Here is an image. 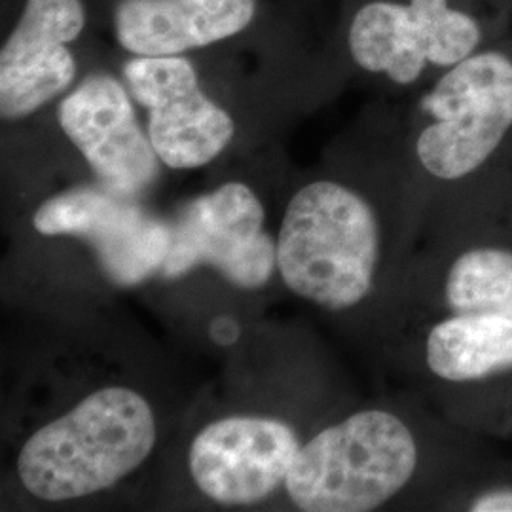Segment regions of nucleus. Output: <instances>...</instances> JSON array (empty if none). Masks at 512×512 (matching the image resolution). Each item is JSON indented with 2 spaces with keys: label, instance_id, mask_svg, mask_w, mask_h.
Segmentation results:
<instances>
[{
  "label": "nucleus",
  "instance_id": "nucleus-1",
  "mask_svg": "<svg viewBox=\"0 0 512 512\" xmlns=\"http://www.w3.org/2000/svg\"><path fill=\"white\" fill-rule=\"evenodd\" d=\"M154 442L156 421L147 401L126 387H105L23 444L19 478L44 501L78 499L135 471Z\"/></svg>",
  "mask_w": 512,
  "mask_h": 512
},
{
  "label": "nucleus",
  "instance_id": "nucleus-11",
  "mask_svg": "<svg viewBox=\"0 0 512 512\" xmlns=\"http://www.w3.org/2000/svg\"><path fill=\"white\" fill-rule=\"evenodd\" d=\"M82 0H27L0 52V114L18 120L65 92L76 74L67 48L84 29Z\"/></svg>",
  "mask_w": 512,
  "mask_h": 512
},
{
  "label": "nucleus",
  "instance_id": "nucleus-2",
  "mask_svg": "<svg viewBox=\"0 0 512 512\" xmlns=\"http://www.w3.org/2000/svg\"><path fill=\"white\" fill-rule=\"evenodd\" d=\"M378 258V222L361 196L330 181L296 192L277 241V266L293 293L329 310L351 308L372 289Z\"/></svg>",
  "mask_w": 512,
  "mask_h": 512
},
{
  "label": "nucleus",
  "instance_id": "nucleus-5",
  "mask_svg": "<svg viewBox=\"0 0 512 512\" xmlns=\"http://www.w3.org/2000/svg\"><path fill=\"white\" fill-rule=\"evenodd\" d=\"M480 38L475 19L448 0L370 2L351 21L349 50L368 73L412 84L429 63L454 67L473 55Z\"/></svg>",
  "mask_w": 512,
  "mask_h": 512
},
{
  "label": "nucleus",
  "instance_id": "nucleus-13",
  "mask_svg": "<svg viewBox=\"0 0 512 512\" xmlns=\"http://www.w3.org/2000/svg\"><path fill=\"white\" fill-rule=\"evenodd\" d=\"M427 365L446 382H475L512 368V317L456 313L427 338Z\"/></svg>",
  "mask_w": 512,
  "mask_h": 512
},
{
  "label": "nucleus",
  "instance_id": "nucleus-10",
  "mask_svg": "<svg viewBox=\"0 0 512 512\" xmlns=\"http://www.w3.org/2000/svg\"><path fill=\"white\" fill-rule=\"evenodd\" d=\"M59 124L103 184L122 196L139 194L158 175V154L139 126L124 86L92 74L59 105Z\"/></svg>",
  "mask_w": 512,
  "mask_h": 512
},
{
  "label": "nucleus",
  "instance_id": "nucleus-6",
  "mask_svg": "<svg viewBox=\"0 0 512 512\" xmlns=\"http://www.w3.org/2000/svg\"><path fill=\"white\" fill-rule=\"evenodd\" d=\"M264 209L255 192L228 183L194 200L171 228V249L162 274L181 277L211 264L241 289H258L277 264V247L264 234Z\"/></svg>",
  "mask_w": 512,
  "mask_h": 512
},
{
  "label": "nucleus",
  "instance_id": "nucleus-3",
  "mask_svg": "<svg viewBox=\"0 0 512 512\" xmlns=\"http://www.w3.org/2000/svg\"><path fill=\"white\" fill-rule=\"evenodd\" d=\"M416 465V440L403 421L365 410L302 446L285 486L300 511H374L403 490Z\"/></svg>",
  "mask_w": 512,
  "mask_h": 512
},
{
  "label": "nucleus",
  "instance_id": "nucleus-15",
  "mask_svg": "<svg viewBox=\"0 0 512 512\" xmlns=\"http://www.w3.org/2000/svg\"><path fill=\"white\" fill-rule=\"evenodd\" d=\"M473 512H512V490H494L480 495L471 505Z\"/></svg>",
  "mask_w": 512,
  "mask_h": 512
},
{
  "label": "nucleus",
  "instance_id": "nucleus-9",
  "mask_svg": "<svg viewBox=\"0 0 512 512\" xmlns=\"http://www.w3.org/2000/svg\"><path fill=\"white\" fill-rule=\"evenodd\" d=\"M300 442L283 421L236 416L207 425L190 446V473L222 505H251L287 480Z\"/></svg>",
  "mask_w": 512,
  "mask_h": 512
},
{
  "label": "nucleus",
  "instance_id": "nucleus-14",
  "mask_svg": "<svg viewBox=\"0 0 512 512\" xmlns=\"http://www.w3.org/2000/svg\"><path fill=\"white\" fill-rule=\"evenodd\" d=\"M446 300L456 313L512 317V253L473 249L459 256L446 279Z\"/></svg>",
  "mask_w": 512,
  "mask_h": 512
},
{
  "label": "nucleus",
  "instance_id": "nucleus-12",
  "mask_svg": "<svg viewBox=\"0 0 512 512\" xmlns=\"http://www.w3.org/2000/svg\"><path fill=\"white\" fill-rule=\"evenodd\" d=\"M253 16L255 0H122L114 25L124 50L167 57L232 37Z\"/></svg>",
  "mask_w": 512,
  "mask_h": 512
},
{
  "label": "nucleus",
  "instance_id": "nucleus-7",
  "mask_svg": "<svg viewBox=\"0 0 512 512\" xmlns=\"http://www.w3.org/2000/svg\"><path fill=\"white\" fill-rule=\"evenodd\" d=\"M124 76L131 95L148 109V137L167 167H202L232 141L230 114L203 95L188 59L139 55L126 63Z\"/></svg>",
  "mask_w": 512,
  "mask_h": 512
},
{
  "label": "nucleus",
  "instance_id": "nucleus-8",
  "mask_svg": "<svg viewBox=\"0 0 512 512\" xmlns=\"http://www.w3.org/2000/svg\"><path fill=\"white\" fill-rule=\"evenodd\" d=\"M126 198L109 188H76L44 203L33 222L44 236L86 239L116 283L135 285L164 268L171 228Z\"/></svg>",
  "mask_w": 512,
  "mask_h": 512
},
{
  "label": "nucleus",
  "instance_id": "nucleus-4",
  "mask_svg": "<svg viewBox=\"0 0 512 512\" xmlns=\"http://www.w3.org/2000/svg\"><path fill=\"white\" fill-rule=\"evenodd\" d=\"M421 109L435 118L416 147L423 167L444 181L473 173L512 128L511 59L469 55L423 97Z\"/></svg>",
  "mask_w": 512,
  "mask_h": 512
}]
</instances>
